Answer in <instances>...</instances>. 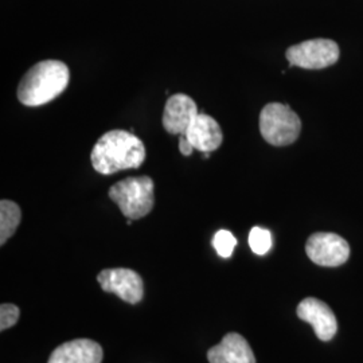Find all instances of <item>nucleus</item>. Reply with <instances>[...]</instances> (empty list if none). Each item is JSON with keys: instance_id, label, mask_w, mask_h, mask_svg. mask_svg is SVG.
Here are the masks:
<instances>
[{"instance_id": "f257e3e1", "label": "nucleus", "mask_w": 363, "mask_h": 363, "mask_svg": "<svg viewBox=\"0 0 363 363\" xmlns=\"http://www.w3.org/2000/svg\"><path fill=\"white\" fill-rule=\"evenodd\" d=\"M145 160V145L127 130L106 132L96 143L91 154L93 169L103 175L121 169H138Z\"/></svg>"}, {"instance_id": "f03ea898", "label": "nucleus", "mask_w": 363, "mask_h": 363, "mask_svg": "<svg viewBox=\"0 0 363 363\" xmlns=\"http://www.w3.org/2000/svg\"><path fill=\"white\" fill-rule=\"evenodd\" d=\"M70 73L61 61L46 60L33 66L18 86V99L26 106L48 104L69 85Z\"/></svg>"}, {"instance_id": "7ed1b4c3", "label": "nucleus", "mask_w": 363, "mask_h": 363, "mask_svg": "<svg viewBox=\"0 0 363 363\" xmlns=\"http://www.w3.org/2000/svg\"><path fill=\"white\" fill-rule=\"evenodd\" d=\"M154 181L150 177H136L117 182L109 189V196L123 216L139 220L151 213L155 203Z\"/></svg>"}, {"instance_id": "20e7f679", "label": "nucleus", "mask_w": 363, "mask_h": 363, "mask_svg": "<svg viewBox=\"0 0 363 363\" xmlns=\"http://www.w3.org/2000/svg\"><path fill=\"white\" fill-rule=\"evenodd\" d=\"M301 130L298 115L280 103L265 105L259 113V132L265 142L276 147L295 143Z\"/></svg>"}, {"instance_id": "39448f33", "label": "nucleus", "mask_w": 363, "mask_h": 363, "mask_svg": "<svg viewBox=\"0 0 363 363\" xmlns=\"http://www.w3.org/2000/svg\"><path fill=\"white\" fill-rule=\"evenodd\" d=\"M289 66L303 69H325L339 58V46L331 39H311L291 46L286 50Z\"/></svg>"}, {"instance_id": "423d86ee", "label": "nucleus", "mask_w": 363, "mask_h": 363, "mask_svg": "<svg viewBox=\"0 0 363 363\" xmlns=\"http://www.w3.org/2000/svg\"><path fill=\"white\" fill-rule=\"evenodd\" d=\"M312 262L320 267H339L350 257V247L345 238L334 233L312 234L306 244Z\"/></svg>"}, {"instance_id": "0eeeda50", "label": "nucleus", "mask_w": 363, "mask_h": 363, "mask_svg": "<svg viewBox=\"0 0 363 363\" xmlns=\"http://www.w3.org/2000/svg\"><path fill=\"white\" fill-rule=\"evenodd\" d=\"M97 280L103 291L115 294L130 304H136L143 298V280L139 273L132 269H104L103 272L99 273Z\"/></svg>"}, {"instance_id": "6e6552de", "label": "nucleus", "mask_w": 363, "mask_h": 363, "mask_svg": "<svg viewBox=\"0 0 363 363\" xmlns=\"http://www.w3.org/2000/svg\"><path fill=\"white\" fill-rule=\"evenodd\" d=\"M298 316L306 323H310L315 335L323 342L335 337L337 331V318L325 301L315 298H306L298 306Z\"/></svg>"}, {"instance_id": "1a4fd4ad", "label": "nucleus", "mask_w": 363, "mask_h": 363, "mask_svg": "<svg viewBox=\"0 0 363 363\" xmlns=\"http://www.w3.org/2000/svg\"><path fill=\"white\" fill-rule=\"evenodd\" d=\"M198 108L194 100L186 94L171 96L163 113V127L171 135H184L195 117L198 116Z\"/></svg>"}, {"instance_id": "9d476101", "label": "nucleus", "mask_w": 363, "mask_h": 363, "mask_svg": "<svg viewBox=\"0 0 363 363\" xmlns=\"http://www.w3.org/2000/svg\"><path fill=\"white\" fill-rule=\"evenodd\" d=\"M103 347L91 339H74L52 351L48 363H101Z\"/></svg>"}, {"instance_id": "9b49d317", "label": "nucleus", "mask_w": 363, "mask_h": 363, "mask_svg": "<svg viewBox=\"0 0 363 363\" xmlns=\"http://www.w3.org/2000/svg\"><path fill=\"white\" fill-rule=\"evenodd\" d=\"M208 359L210 363H256L247 339L237 333L226 334L220 345L211 347Z\"/></svg>"}, {"instance_id": "f8f14e48", "label": "nucleus", "mask_w": 363, "mask_h": 363, "mask_svg": "<svg viewBox=\"0 0 363 363\" xmlns=\"http://www.w3.org/2000/svg\"><path fill=\"white\" fill-rule=\"evenodd\" d=\"M184 136L193 144L194 150L205 154L216 151L223 140L220 124L205 113H198Z\"/></svg>"}, {"instance_id": "ddd939ff", "label": "nucleus", "mask_w": 363, "mask_h": 363, "mask_svg": "<svg viewBox=\"0 0 363 363\" xmlns=\"http://www.w3.org/2000/svg\"><path fill=\"white\" fill-rule=\"evenodd\" d=\"M21 208L11 201L3 199L0 202V245H4L6 241L15 233L21 222Z\"/></svg>"}, {"instance_id": "4468645a", "label": "nucleus", "mask_w": 363, "mask_h": 363, "mask_svg": "<svg viewBox=\"0 0 363 363\" xmlns=\"http://www.w3.org/2000/svg\"><path fill=\"white\" fill-rule=\"evenodd\" d=\"M249 247L259 256L267 255L272 247L271 232L259 226L253 228L249 233Z\"/></svg>"}, {"instance_id": "2eb2a0df", "label": "nucleus", "mask_w": 363, "mask_h": 363, "mask_svg": "<svg viewBox=\"0 0 363 363\" xmlns=\"http://www.w3.org/2000/svg\"><path fill=\"white\" fill-rule=\"evenodd\" d=\"M235 245H237V240L229 230H220L213 238V247L223 259H228L233 255Z\"/></svg>"}, {"instance_id": "dca6fc26", "label": "nucleus", "mask_w": 363, "mask_h": 363, "mask_svg": "<svg viewBox=\"0 0 363 363\" xmlns=\"http://www.w3.org/2000/svg\"><path fill=\"white\" fill-rule=\"evenodd\" d=\"M19 319V308L13 304H1L0 307V330L6 331L16 325Z\"/></svg>"}, {"instance_id": "f3484780", "label": "nucleus", "mask_w": 363, "mask_h": 363, "mask_svg": "<svg viewBox=\"0 0 363 363\" xmlns=\"http://www.w3.org/2000/svg\"><path fill=\"white\" fill-rule=\"evenodd\" d=\"M193 150H194L193 144L190 143V140L184 135H182L181 142H179V151H181L182 155L190 156Z\"/></svg>"}]
</instances>
